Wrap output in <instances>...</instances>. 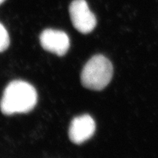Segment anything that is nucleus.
Returning <instances> with one entry per match:
<instances>
[{
    "label": "nucleus",
    "instance_id": "nucleus-1",
    "mask_svg": "<svg viewBox=\"0 0 158 158\" xmlns=\"http://www.w3.org/2000/svg\"><path fill=\"white\" fill-rule=\"evenodd\" d=\"M38 100L36 89L23 81H13L5 89L0 102V109L4 115L26 113L32 110Z\"/></svg>",
    "mask_w": 158,
    "mask_h": 158
},
{
    "label": "nucleus",
    "instance_id": "nucleus-2",
    "mask_svg": "<svg viewBox=\"0 0 158 158\" xmlns=\"http://www.w3.org/2000/svg\"><path fill=\"white\" fill-rule=\"evenodd\" d=\"M113 68L109 59L102 55L93 56L84 67L81 82L84 87L93 90H102L110 82Z\"/></svg>",
    "mask_w": 158,
    "mask_h": 158
},
{
    "label": "nucleus",
    "instance_id": "nucleus-3",
    "mask_svg": "<svg viewBox=\"0 0 158 158\" xmlns=\"http://www.w3.org/2000/svg\"><path fill=\"white\" fill-rule=\"evenodd\" d=\"M69 14L73 25L78 32L88 34L95 28L97 20L85 0H73L69 6Z\"/></svg>",
    "mask_w": 158,
    "mask_h": 158
},
{
    "label": "nucleus",
    "instance_id": "nucleus-4",
    "mask_svg": "<svg viewBox=\"0 0 158 158\" xmlns=\"http://www.w3.org/2000/svg\"><path fill=\"white\" fill-rule=\"evenodd\" d=\"M40 42L45 50L63 56L70 47V40L63 31L54 29H46L40 36Z\"/></svg>",
    "mask_w": 158,
    "mask_h": 158
},
{
    "label": "nucleus",
    "instance_id": "nucleus-5",
    "mask_svg": "<svg viewBox=\"0 0 158 158\" xmlns=\"http://www.w3.org/2000/svg\"><path fill=\"white\" fill-rule=\"evenodd\" d=\"M96 131V123L89 115H83L73 118L69 130L71 141L76 144H81L94 135Z\"/></svg>",
    "mask_w": 158,
    "mask_h": 158
},
{
    "label": "nucleus",
    "instance_id": "nucleus-6",
    "mask_svg": "<svg viewBox=\"0 0 158 158\" xmlns=\"http://www.w3.org/2000/svg\"><path fill=\"white\" fill-rule=\"evenodd\" d=\"M9 36L6 28L0 23V52L6 50L9 46Z\"/></svg>",
    "mask_w": 158,
    "mask_h": 158
},
{
    "label": "nucleus",
    "instance_id": "nucleus-7",
    "mask_svg": "<svg viewBox=\"0 0 158 158\" xmlns=\"http://www.w3.org/2000/svg\"><path fill=\"white\" fill-rule=\"evenodd\" d=\"M5 1H6V0H0V5L2 4Z\"/></svg>",
    "mask_w": 158,
    "mask_h": 158
}]
</instances>
